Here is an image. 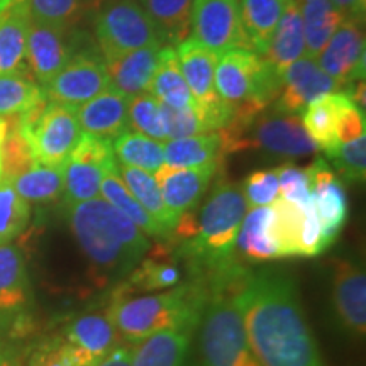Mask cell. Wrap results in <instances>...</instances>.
<instances>
[{
  "label": "cell",
  "instance_id": "6da1fadb",
  "mask_svg": "<svg viewBox=\"0 0 366 366\" xmlns=\"http://www.w3.org/2000/svg\"><path fill=\"white\" fill-rule=\"evenodd\" d=\"M262 366H324L302 310L294 280L285 273L237 274L226 287Z\"/></svg>",
  "mask_w": 366,
  "mask_h": 366
},
{
  "label": "cell",
  "instance_id": "7a4b0ae2",
  "mask_svg": "<svg viewBox=\"0 0 366 366\" xmlns=\"http://www.w3.org/2000/svg\"><path fill=\"white\" fill-rule=\"evenodd\" d=\"M68 221L86 258L111 278L131 273L151 248L148 237L100 197L68 207Z\"/></svg>",
  "mask_w": 366,
  "mask_h": 366
},
{
  "label": "cell",
  "instance_id": "3957f363",
  "mask_svg": "<svg viewBox=\"0 0 366 366\" xmlns=\"http://www.w3.org/2000/svg\"><path fill=\"white\" fill-rule=\"evenodd\" d=\"M246 210L248 205L241 187L219 182L202 207L194 236L183 244V256L197 268H205L216 274V282L234 274L237 267L232 258Z\"/></svg>",
  "mask_w": 366,
  "mask_h": 366
},
{
  "label": "cell",
  "instance_id": "277c9868",
  "mask_svg": "<svg viewBox=\"0 0 366 366\" xmlns=\"http://www.w3.org/2000/svg\"><path fill=\"white\" fill-rule=\"evenodd\" d=\"M209 297L202 285L190 283L153 295L114 299L109 314L119 336L136 345L167 329H195Z\"/></svg>",
  "mask_w": 366,
  "mask_h": 366
},
{
  "label": "cell",
  "instance_id": "5b68a950",
  "mask_svg": "<svg viewBox=\"0 0 366 366\" xmlns=\"http://www.w3.org/2000/svg\"><path fill=\"white\" fill-rule=\"evenodd\" d=\"M214 85L231 109L246 105L263 112L280 95L283 75L253 49L234 48L219 54Z\"/></svg>",
  "mask_w": 366,
  "mask_h": 366
},
{
  "label": "cell",
  "instance_id": "8992f818",
  "mask_svg": "<svg viewBox=\"0 0 366 366\" xmlns=\"http://www.w3.org/2000/svg\"><path fill=\"white\" fill-rule=\"evenodd\" d=\"M199 365L262 366L251 350L231 292L217 288L199 319Z\"/></svg>",
  "mask_w": 366,
  "mask_h": 366
},
{
  "label": "cell",
  "instance_id": "52a82bcc",
  "mask_svg": "<svg viewBox=\"0 0 366 366\" xmlns=\"http://www.w3.org/2000/svg\"><path fill=\"white\" fill-rule=\"evenodd\" d=\"M17 124L36 163L44 167H63L84 134L75 109L49 99L19 114Z\"/></svg>",
  "mask_w": 366,
  "mask_h": 366
},
{
  "label": "cell",
  "instance_id": "ba28073f",
  "mask_svg": "<svg viewBox=\"0 0 366 366\" xmlns=\"http://www.w3.org/2000/svg\"><path fill=\"white\" fill-rule=\"evenodd\" d=\"M95 41L105 61L122 54L163 46L157 26L137 0H114L97 9L94 21Z\"/></svg>",
  "mask_w": 366,
  "mask_h": 366
},
{
  "label": "cell",
  "instance_id": "9c48e42d",
  "mask_svg": "<svg viewBox=\"0 0 366 366\" xmlns=\"http://www.w3.org/2000/svg\"><path fill=\"white\" fill-rule=\"evenodd\" d=\"M111 85L105 59L95 46H85L76 51L48 85L43 86L46 97L54 102L79 109L80 105L97 97Z\"/></svg>",
  "mask_w": 366,
  "mask_h": 366
},
{
  "label": "cell",
  "instance_id": "30bf717a",
  "mask_svg": "<svg viewBox=\"0 0 366 366\" xmlns=\"http://www.w3.org/2000/svg\"><path fill=\"white\" fill-rule=\"evenodd\" d=\"M190 31L217 56L234 48L253 49L242 27L239 0H194Z\"/></svg>",
  "mask_w": 366,
  "mask_h": 366
},
{
  "label": "cell",
  "instance_id": "8fae6325",
  "mask_svg": "<svg viewBox=\"0 0 366 366\" xmlns=\"http://www.w3.org/2000/svg\"><path fill=\"white\" fill-rule=\"evenodd\" d=\"M85 43L86 36L79 34V31L58 29L31 21L26 59L39 85H48Z\"/></svg>",
  "mask_w": 366,
  "mask_h": 366
},
{
  "label": "cell",
  "instance_id": "7c38bea8",
  "mask_svg": "<svg viewBox=\"0 0 366 366\" xmlns=\"http://www.w3.org/2000/svg\"><path fill=\"white\" fill-rule=\"evenodd\" d=\"M309 177L312 207L326 248L336 239L347 219V197L340 178L324 158H315L305 168Z\"/></svg>",
  "mask_w": 366,
  "mask_h": 366
},
{
  "label": "cell",
  "instance_id": "4fadbf2b",
  "mask_svg": "<svg viewBox=\"0 0 366 366\" xmlns=\"http://www.w3.org/2000/svg\"><path fill=\"white\" fill-rule=\"evenodd\" d=\"M340 89V84L317 65V59L302 56L283 73V86L274 100L273 112L285 116L302 114L310 102Z\"/></svg>",
  "mask_w": 366,
  "mask_h": 366
},
{
  "label": "cell",
  "instance_id": "5bb4252c",
  "mask_svg": "<svg viewBox=\"0 0 366 366\" xmlns=\"http://www.w3.org/2000/svg\"><path fill=\"white\" fill-rule=\"evenodd\" d=\"M248 131L251 134L244 139V148L258 146L274 157L302 158L319 149L295 116L273 112L272 116L256 117Z\"/></svg>",
  "mask_w": 366,
  "mask_h": 366
},
{
  "label": "cell",
  "instance_id": "9a60e30c",
  "mask_svg": "<svg viewBox=\"0 0 366 366\" xmlns=\"http://www.w3.org/2000/svg\"><path fill=\"white\" fill-rule=\"evenodd\" d=\"M317 65L340 86L351 85L365 76L363 22L345 19L319 54Z\"/></svg>",
  "mask_w": 366,
  "mask_h": 366
},
{
  "label": "cell",
  "instance_id": "2e32d148",
  "mask_svg": "<svg viewBox=\"0 0 366 366\" xmlns=\"http://www.w3.org/2000/svg\"><path fill=\"white\" fill-rule=\"evenodd\" d=\"M332 302L341 326L363 340L366 331V274L356 262L341 259L336 263Z\"/></svg>",
  "mask_w": 366,
  "mask_h": 366
},
{
  "label": "cell",
  "instance_id": "e0dca14e",
  "mask_svg": "<svg viewBox=\"0 0 366 366\" xmlns=\"http://www.w3.org/2000/svg\"><path fill=\"white\" fill-rule=\"evenodd\" d=\"M217 172V163L195 168H175L164 164L154 173L167 207L178 217L189 214L207 192L210 180Z\"/></svg>",
  "mask_w": 366,
  "mask_h": 366
},
{
  "label": "cell",
  "instance_id": "ac0fdd59",
  "mask_svg": "<svg viewBox=\"0 0 366 366\" xmlns=\"http://www.w3.org/2000/svg\"><path fill=\"white\" fill-rule=\"evenodd\" d=\"M129 100L131 97L109 85L97 97L90 99L75 111L81 132L104 139H116L129 129Z\"/></svg>",
  "mask_w": 366,
  "mask_h": 366
},
{
  "label": "cell",
  "instance_id": "d6986e66",
  "mask_svg": "<svg viewBox=\"0 0 366 366\" xmlns=\"http://www.w3.org/2000/svg\"><path fill=\"white\" fill-rule=\"evenodd\" d=\"M177 59L180 71L197 102H210L217 99L214 75H216L217 54L210 51L194 36L177 44Z\"/></svg>",
  "mask_w": 366,
  "mask_h": 366
},
{
  "label": "cell",
  "instance_id": "ffe728a7",
  "mask_svg": "<svg viewBox=\"0 0 366 366\" xmlns=\"http://www.w3.org/2000/svg\"><path fill=\"white\" fill-rule=\"evenodd\" d=\"M162 48L163 46H148L105 61L111 85L127 97L144 94L158 66Z\"/></svg>",
  "mask_w": 366,
  "mask_h": 366
},
{
  "label": "cell",
  "instance_id": "44dd1931",
  "mask_svg": "<svg viewBox=\"0 0 366 366\" xmlns=\"http://www.w3.org/2000/svg\"><path fill=\"white\" fill-rule=\"evenodd\" d=\"M302 56H305V43L299 0H287L285 11L263 58L283 75L287 68Z\"/></svg>",
  "mask_w": 366,
  "mask_h": 366
},
{
  "label": "cell",
  "instance_id": "7402d4cb",
  "mask_svg": "<svg viewBox=\"0 0 366 366\" xmlns=\"http://www.w3.org/2000/svg\"><path fill=\"white\" fill-rule=\"evenodd\" d=\"M194 329H167L136 342L132 366H183Z\"/></svg>",
  "mask_w": 366,
  "mask_h": 366
},
{
  "label": "cell",
  "instance_id": "603a6c76",
  "mask_svg": "<svg viewBox=\"0 0 366 366\" xmlns=\"http://www.w3.org/2000/svg\"><path fill=\"white\" fill-rule=\"evenodd\" d=\"M31 26L27 2L12 4L0 14V75L26 71V43Z\"/></svg>",
  "mask_w": 366,
  "mask_h": 366
},
{
  "label": "cell",
  "instance_id": "cb8c5ba5",
  "mask_svg": "<svg viewBox=\"0 0 366 366\" xmlns=\"http://www.w3.org/2000/svg\"><path fill=\"white\" fill-rule=\"evenodd\" d=\"M305 56L317 59L329 39L346 19L332 0H299Z\"/></svg>",
  "mask_w": 366,
  "mask_h": 366
},
{
  "label": "cell",
  "instance_id": "d4e9b609",
  "mask_svg": "<svg viewBox=\"0 0 366 366\" xmlns=\"http://www.w3.org/2000/svg\"><path fill=\"white\" fill-rule=\"evenodd\" d=\"M117 337L109 310L84 314L68 326V342L79 346L97 361H102L117 346Z\"/></svg>",
  "mask_w": 366,
  "mask_h": 366
},
{
  "label": "cell",
  "instance_id": "484cf974",
  "mask_svg": "<svg viewBox=\"0 0 366 366\" xmlns=\"http://www.w3.org/2000/svg\"><path fill=\"white\" fill-rule=\"evenodd\" d=\"M119 177L124 182V185L134 195V199L143 205V209L151 217L162 226L168 234H175L180 217L175 216L164 204L162 190H159L157 180L151 173L139 170V168L119 164Z\"/></svg>",
  "mask_w": 366,
  "mask_h": 366
},
{
  "label": "cell",
  "instance_id": "4316f807",
  "mask_svg": "<svg viewBox=\"0 0 366 366\" xmlns=\"http://www.w3.org/2000/svg\"><path fill=\"white\" fill-rule=\"evenodd\" d=\"M146 92L157 97L159 102L172 105V107H192V105H195L197 100L192 95L185 79H183L173 46L168 44L159 49L158 66L151 76Z\"/></svg>",
  "mask_w": 366,
  "mask_h": 366
},
{
  "label": "cell",
  "instance_id": "83f0119b",
  "mask_svg": "<svg viewBox=\"0 0 366 366\" xmlns=\"http://www.w3.org/2000/svg\"><path fill=\"white\" fill-rule=\"evenodd\" d=\"M224 153L221 132H204L163 143L164 164L175 168H195L217 163Z\"/></svg>",
  "mask_w": 366,
  "mask_h": 366
},
{
  "label": "cell",
  "instance_id": "f1b7e54d",
  "mask_svg": "<svg viewBox=\"0 0 366 366\" xmlns=\"http://www.w3.org/2000/svg\"><path fill=\"white\" fill-rule=\"evenodd\" d=\"M287 0H239L241 21L251 48L259 56L267 53Z\"/></svg>",
  "mask_w": 366,
  "mask_h": 366
},
{
  "label": "cell",
  "instance_id": "f546056e",
  "mask_svg": "<svg viewBox=\"0 0 366 366\" xmlns=\"http://www.w3.org/2000/svg\"><path fill=\"white\" fill-rule=\"evenodd\" d=\"M157 26L163 43L178 44L189 38L194 0H137Z\"/></svg>",
  "mask_w": 366,
  "mask_h": 366
},
{
  "label": "cell",
  "instance_id": "4dcf8cb0",
  "mask_svg": "<svg viewBox=\"0 0 366 366\" xmlns=\"http://www.w3.org/2000/svg\"><path fill=\"white\" fill-rule=\"evenodd\" d=\"M269 219L272 207H256L246 212L242 224L237 232L236 249L244 256L248 262H267L278 258L272 236H269Z\"/></svg>",
  "mask_w": 366,
  "mask_h": 366
},
{
  "label": "cell",
  "instance_id": "1f68e13d",
  "mask_svg": "<svg viewBox=\"0 0 366 366\" xmlns=\"http://www.w3.org/2000/svg\"><path fill=\"white\" fill-rule=\"evenodd\" d=\"M100 194L107 200L112 207H116L119 212L124 214L134 226L144 234L158 237V239H172V234H168L159 224L149 216L143 209L134 195L131 194L129 189L124 185V182L119 177V172L105 173L100 183Z\"/></svg>",
  "mask_w": 366,
  "mask_h": 366
},
{
  "label": "cell",
  "instance_id": "d6a6232c",
  "mask_svg": "<svg viewBox=\"0 0 366 366\" xmlns=\"http://www.w3.org/2000/svg\"><path fill=\"white\" fill-rule=\"evenodd\" d=\"M112 148L121 164L139 168L154 175L164 163L163 141L153 139L141 132L124 131L112 139Z\"/></svg>",
  "mask_w": 366,
  "mask_h": 366
},
{
  "label": "cell",
  "instance_id": "836d02e7",
  "mask_svg": "<svg viewBox=\"0 0 366 366\" xmlns=\"http://www.w3.org/2000/svg\"><path fill=\"white\" fill-rule=\"evenodd\" d=\"M336 104L337 92L319 97L302 112V127L319 149L331 157L340 146L336 137Z\"/></svg>",
  "mask_w": 366,
  "mask_h": 366
},
{
  "label": "cell",
  "instance_id": "e575fe53",
  "mask_svg": "<svg viewBox=\"0 0 366 366\" xmlns=\"http://www.w3.org/2000/svg\"><path fill=\"white\" fill-rule=\"evenodd\" d=\"M105 173L107 172L99 164L68 158L63 164V202L66 207L99 199L100 183Z\"/></svg>",
  "mask_w": 366,
  "mask_h": 366
},
{
  "label": "cell",
  "instance_id": "d590c367",
  "mask_svg": "<svg viewBox=\"0 0 366 366\" xmlns=\"http://www.w3.org/2000/svg\"><path fill=\"white\" fill-rule=\"evenodd\" d=\"M27 274L19 248L0 244V310H16L26 302Z\"/></svg>",
  "mask_w": 366,
  "mask_h": 366
},
{
  "label": "cell",
  "instance_id": "8d00e7d4",
  "mask_svg": "<svg viewBox=\"0 0 366 366\" xmlns=\"http://www.w3.org/2000/svg\"><path fill=\"white\" fill-rule=\"evenodd\" d=\"M11 185L26 202H54L63 197V167L34 164L33 168L11 180Z\"/></svg>",
  "mask_w": 366,
  "mask_h": 366
},
{
  "label": "cell",
  "instance_id": "74e56055",
  "mask_svg": "<svg viewBox=\"0 0 366 366\" xmlns=\"http://www.w3.org/2000/svg\"><path fill=\"white\" fill-rule=\"evenodd\" d=\"M46 92L26 75V71L0 75V116H19L43 102Z\"/></svg>",
  "mask_w": 366,
  "mask_h": 366
},
{
  "label": "cell",
  "instance_id": "f35d334b",
  "mask_svg": "<svg viewBox=\"0 0 366 366\" xmlns=\"http://www.w3.org/2000/svg\"><path fill=\"white\" fill-rule=\"evenodd\" d=\"M31 21L58 29H75L81 17L99 9V0H27Z\"/></svg>",
  "mask_w": 366,
  "mask_h": 366
},
{
  "label": "cell",
  "instance_id": "ab89813d",
  "mask_svg": "<svg viewBox=\"0 0 366 366\" xmlns=\"http://www.w3.org/2000/svg\"><path fill=\"white\" fill-rule=\"evenodd\" d=\"M36 159L33 157L29 144L26 137L22 136L17 124V116L9 117V131L6 139H4L2 151H0V170H2V178L0 180L11 182L16 177L33 168Z\"/></svg>",
  "mask_w": 366,
  "mask_h": 366
},
{
  "label": "cell",
  "instance_id": "60d3db41",
  "mask_svg": "<svg viewBox=\"0 0 366 366\" xmlns=\"http://www.w3.org/2000/svg\"><path fill=\"white\" fill-rule=\"evenodd\" d=\"M29 219V202L12 189L11 182L0 180V244H7L19 236Z\"/></svg>",
  "mask_w": 366,
  "mask_h": 366
},
{
  "label": "cell",
  "instance_id": "b9f144b4",
  "mask_svg": "<svg viewBox=\"0 0 366 366\" xmlns=\"http://www.w3.org/2000/svg\"><path fill=\"white\" fill-rule=\"evenodd\" d=\"M180 282L182 272L175 264L143 258L141 263L132 269L129 285L136 290L158 292L167 290V288H175Z\"/></svg>",
  "mask_w": 366,
  "mask_h": 366
},
{
  "label": "cell",
  "instance_id": "7bdbcfd3",
  "mask_svg": "<svg viewBox=\"0 0 366 366\" xmlns=\"http://www.w3.org/2000/svg\"><path fill=\"white\" fill-rule=\"evenodd\" d=\"M129 127L136 132L153 137L158 141H167L162 121V102L151 94H139L129 100Z\"/></svg>",
  "mask_w": 366,
  "mask_h": 366
},
{
  "label": "cell",
  "instance_id": "ee69618b",
  "mask_svg": "<svg viewBox=\"0 0 366 366\" xmlns=\"http://www.w3.org/2000/svg\"><path fill=\"white\" fill-rule=\"evenodd\" d=\"M162 121L167 141L209 132L197 102L192 107H172L162 102Z\"/></svg>",
  "mask_w": 366,
  "mask_h": 366
},
{
  "label": "cell",
  "instance_id": "f6af8a7d",
  "mask_svg": "<svg viewBox=\"0 0 366 366\" xmlns=\"http://www.w3.org/2000/svg\"><path fill=\"white\" fill-rule=\"evenodd\" d=\"M342 180L350 183L365 182L366 175V134L353 141L341 143L329 157Z\"/></svg>",
  "mask_w": 366,
  "mask_h": 366
},
{
  "label": "cell",
  "instance_id": "bcb514c9",
  "mask_svg": "<svg viewBox=\"0 0 366 366\" xmlns=\"http://www.w3.org/2000/svg\"><path fill=\"white\" fill-rule=\"evenodd\" d=\"M365 109L351 100L345 92H337L336 104V137L341 143L353 141L356 137L365 136Z\"/></svg>",
  "mask_w": 366,
  "mask_h": 366
},
{
  "label": "cell",
  "instance_id": "7dc6e473",
  "mask_svg": "<svg viewBox=\"0 0 366 366\" xmlns=\"http://www.w3.org/2000/svg\"><path fill=\"white\" fill-rule=\"evenodd\" d=\"M241 189L242 194H244L246 205L249 209L272 205L278 199V195H280L277 168L274 170L253 172L242 183Z\"/></svg>",
  "mask_w": 366,
  "mask_h": 366
},
{
  "label": "cell",
  "instance_id": "c3c4849f",
  "mask_svg": "<svg viewBox=\"0 0 366 366\" xmlns=\"http://www.w3.org/2000/svg\"><path fill=\"white\" fill-rule=\"evenodd\" d=\"M278 173V190H280V199L292 202L299 207H305L312 195H310L309 177L305 168L294 167V164H282L277 168Z\"/></svg>",
  "mask_w": 366,
  "mask_h": 366
},
{
  "label": "cell",
  "instance_id": "681fc988",
  "mask_svg": "<svg viewBox=\"0 0 366 366\" xmlns=\"http://www.w3.org/2000/svg\"><path fill=\"white\" fill-rule=\"evenodd\" d=\"M332 4L340 9L346 19H356L363 22L365 0H332Z\"/></svg>",
  "mask_w": 366,
  "mask_h": 366
},
{
  "label": "cell",
  "instance_id": "f907efd6",
  "mask_svg": "<svg viewBox=\"0 0 366 366\" xmlns=\"http://www.w3.org/2000/svg\"><path fill=\"white\" fill-rule=\"evenodd\" d=\"M97 366H132L131 350L126 346H116Z\"/></svg>",
  "mask_w": 366,
  "mask_h": 366
},
{
  "label": "cell",
  "instance_id": "816d5d0a",
  "mask_svg": "<svg viewBox=\"0 0 366 366\" xmlns=\"http://www.w3.org/2000/svg\"><path fill=\"white\" fill-rule=\"evenodd\" d=\"M7 131H9V117L0 116V151H2V144L7 136Z\"/></svg>",
  "mask_w": 366,
  "mask_h": 366
},
{
  "label": "cell",
  "instance_id": "f5cc1de1",
  "mask_svg": "<svg viewBox=\"0 0 366 366\" xmlns=\"http://www.w3.org/2000/svg\"><path fill=\"white\" fill-rule=\"evenodd\" d=\"M14 4V0H0V14H4Z\"/></svg>",
  "mask_w": 366,
  "mask_h": 366
},
{
  "label": "cell",
  "instance_id": "db71d44e",
  "mask_svg": "<svg viewBox=\"0 0 366 366\" xmlns=\"http://www.w3.org/2000/svg\"><path fill=\"white\" fill-rule=\"evenodd\" d=\"M107 2H114V0H99V7L102 6V4H107Z\"/></svg>",
  "mask_w": 366,
  "mask_h": 366
},
{
  "label": "cell",
  "instance_id": "11a10c76",
  "mask_svg": "<svg viewBox=\"0 0 366 366\" xmlns=\"http://www.w3.org/2000/svg\"><path fill=\"white\" fill-rule=\"evenodd\" d=\"M21 2H27V0H14V4H21Z\"/></svg>",
  "mask_w": 366,
  "mask_h": 366
},
{
  "label": "cell",
  "instance_id": "9f6ffc18",
  "mask_svg": "<svg viewBox=\"0 0 366 366\" xmlns=\"http://www.w3.org/2000/svg\"><path fill=\"white\" fill-rule=\"evenodd\" d=\"M0 178H2V170H0Z\"/></svg>",
  "mask_w": 366,
  "mask_h": 366
}]
</instances>
